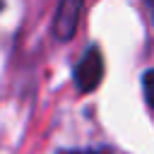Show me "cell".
Listing matches in <instances>:
<instances>
[{"label":"cell","mask_w":154,"mask_h":154,"mask_svg":"<svg viewBox=\"0 0 154 154\" xmlns=\"http://www.w3.org/2000/svg\"><path fill=\"white\" fill-rule=\"evenodd\" d=\"M142 89H144L147 103L154 108V70H147V72L142 75Z\"/></svg>","instance_id":"3"},{"label":"cell","mask_w":154,"mask_h":154,"mask_svg":"<svg viewBox=\"0 0 154 154\" xmlns=\"http://www.w3.org/2000/svg\"><path fill=\"white\" fill-rule=\"evenodd\" d=\"M0 7H2V0H0Z\"/></svg>","instance_id":"6"},{"label":"cell","mask_w":154,"mask_h":154,"mask_svg":"<svg viewBox=\"0 0 154 154\" xmlns=\"http://www.w3.org/2000/svg\"><path fill=\"white\" fill-rule=\"evenodd\" d=\"M147 5H149V10H152V19H154V0H147Z\"/></svg>","instance_id":"4"},{"label":"cell","mask_w":154,"mask_h":154,"mask_svg":"<svg viewBox=\"0 0 154 154\" xmlns=\"http://www.w3.org/2000/svg\"><path fill=\"white\" fill-rule=\"evenodd\" d=\"M72 154H101V152H72Z\"/></svg>","instance_id":"5"},{"label":"cell","mask_w":154,"mask_h":154,"mask_svg":"<svg viewBox=\"0 0 154 154\" xmlns=\"http://www.w3.org/2000/svg\"><path fill=\"white\" fill-rule=\"evenodd\" d=\"M101 77H103V58H101V51L96 46H91V48H87V53L82 55V60L75 67V84L79 91H94L99 87Z\"/></svg>","instance_id":"1"},{"label":"cell","mask_w":154,"mask_h":154,"mask_svg":"<svg viewBox=\"0 0 154 154\" xmlns=\"http://www.w3.org/2000/svg\"><path fill=\"white\" fill-rule=\"evenodd\" d=\"M84 10V0H60L58 10H55V19H53V34L60 41H70L77 31L79 17Z\"/></svg>","instance_id":"2"}]
</instances>
